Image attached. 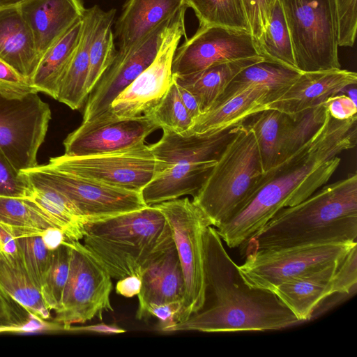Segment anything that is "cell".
Segmentation results:
<instances>
[{
	"label": "cell",
	"mask_w": 357,
	"mask_h": 357,
	"mask_svg": "<svg viewBox=\"0 0 357 357\" xmlns=\"http://www.w3.org/2000/svg\"><path fill=\"white\" fill-rule=\"evenodd\" d=\"M182 306V301L151 305L147 310V318L151 316L157 317L160 320V330L162 331L176 323Z\"/></svg>",
	"instance_id": "7dc6e473"
},
{
	"label": "cell",
	"mask_w": 357,
	"mask_h": 357,
	"mask_svg": "<svg viewBox=\"0 0 357 357\" xmlns=\"http://www.w3.org/2000/svg\"><path fill=\"white\" fill-rule=\"evenodd\" d=\"M259 56L249 31L220 26H199L192 37L177 47L172 75H188L211 66Z\"/></svg>",
	"instance_id": "5bb4252c"
},
{
	"label": "cell",
	"mask_w": 357,
	"mask_h": 357,
	"mask_svg": "<svg viewBox=\"0 0 357 357\" xmlns=\"http://www.w3.org/2000/svg\"><path fill=\"white\" fill-rule=\"evenodd\" d=\"M18 8L40 57L85 10L81 0H27Z\"/></svg>",
	"instance_id": "44dd1931"
},
{
	"label": "cell",
	"mask_w": 357,
	"mask_h": 357,
	"mask_svg": "<svg viewBox=\"0 0 357 357\" xmlns=\"http://www.w3.org/2000/svg\"><path fill=\"white\" fill-rule=\"evenodd\" d=\"M357 245L353 243L309 244L242 252L243 264L237 265L244 282L250 287L271 291L282 282L342 260Z\"/></svg>",
	"instance_id": "ba28073f"
},
{
	"label": "cell",
	"mask_w": 357,
	"mask_h": 357,
	"mask_svg": "<svg viewBox=\"0 0 357 357\" xmlns=\"http://www.w3.org/2000/svg\"><path fill=\"white\" fill-rule=\"evenodd\" d=\"M59 170L114 187L141 192L155 174L150 145L142 142L123 150L84 156L51 158L47 163Z\"/></svg>",
	"instance_id": "7c38bea8"
},
{
	"label": "cell",
	"mask_w": 357,
	"mask_h": 357,
	"mask_svg": "<svg viewBox=\"0 0 357 357\" xmlns=\"http://www.w3.org/2000/svg\"><path fill=\"white\" fill-rule=\"evenodd\" d=\"M142 280L137 275H130L118 280L116 292L126 298L137 296L140 291Z\"/></svg>",
	"instance_id": "681fc988"
},
{
	"label": "cell",
	"mask_w": 357,
	"mask_h": 357,
	"mask_svg": "<svg viewBox=\"0 0 357 357\" xmlns=\"http://www.w3.org/2000/svg\"><path fill=\"white\" fill-rule=\"evenodd\" d=\"M357 0H335L338 22V45L352 47L357 29Z\"/></svg>",
	"instance_id": "7bdbcfd3"
},
{
	"label": "cell",
	"mask_w": 357,
	"mask_h": 357,
	"mask_svg": "<svg viewBox=\"0 0 357 357\" xmlns=\"http://www.w3.org/2000/svg\"><path fill=\"white\" fill-rule=\"evenodd\" d=\"M0 196L26 198L30 185L24 176L7 159L0 149Z\"/></svg>",
	"instance_id": "60d3db41"
},
{
	"label": "cell",
	"mask_w": 357,
	"mask_h": 357,
	"mask_svg": "<svg viewBox=\"0 0 357 357\" xmlns=\"http://www.w3.org/2000/svg\"><path fill=\"white\" fill-rule=\"evenodd\" d=\"M357 83V74L336 69L301 73L287 88L278 92L270 101L268 109L294 116L324 103Z\"/></svg>",
	"instance_id": "ac0fdd59"
},
{
	"label": "cell",
	"mask_w": 357,
	"mask_h": 357,
	"mask_svg": "<svg viewBox=\"0 0 357 357\" xmlns=\"http://www.w3.org/2000/svg\"><path fill=\"white\" fill-rule=\"evenodd\" d=\"M327 109L324 103L294 116L286 114L278 162L306 143L324 122Z\"/></svg>",
	"instance_id": "e575fe53"
},
{
	"label": "cell",
	"mask_w": 357,
	"mask_h": 357,
	"mask_svg": "<svg viewBox=\"0 0 357 357\" xmlns=\"http://www.w3.org/2000/svg\"><path fill=\"white\" fill-rule=\"evenodd\" d=\"M233 129L213 134L177 133L162 129L160 140L150 144L155 160V174L178 163L216 161L231 137Z\"/></svg>",
	"instance_id": "d6986e66"
},
{
	"label": "cell",
	"mask_w": 357,
	"mask_h": 357,
	"mask_svg": "<svg viewBox=\"0 0 357 357\" xmlns=\"http://www.w3.org/2000/svg\"><path fill=\"white\" fill-rule=\"evenodd\" d=\"M43 236L47 246L52 250L66 240L62 231L56 227L50 228L44 231Z\"/></svg>",
	"instance_id": "f5cc1de1"
},
{
	"label": "cell",
	"mask_w": 357,
	"mask_h": 357,
	"mask_svg": "<svg viewBox=\"0 0 357 357\" xmlns=\"http://www.w3.org/2000/svg\"><path fill=\"white\" fill-rule=\"evenodd\" d=\"M171 234L166 218L153 205L89 220L82 239L111 277L119 280L139 276L144 264Z\"/></svg>",
	"instance_id": "277c9868"
},
{
	"label": "cell",
	"mask_w": 357,
	"mask_h": 357,
	"mask_svg": "<svg viewBox=\"0 0 357 357\" xmlns=\"http://www.w3.org/2000/svg\"><path fill=\"white\" fill-rule=\"evenodd\" d=\"M70 250L67 241H63L52 250V259L40 291L50 310L59 309L70 270Z\"/></svg>",
	"instance_id": "f35d334b"
},
{
	"label": "cell",
	"mask_w": 357,
	"mask_h": 357,
	"mask_svg": "<svg viewBox=\"0 0 357 357\" xmlns=\"http://www.w3.org/2000/svg\"><path fill=\"white\" fill-rule=\"evenodd\" d=\"M276 1L242 0L250 33L255 43L266 30Z\"/></svg>",
	"instance_id": "ee69618b"
},
{
	"label": "cell",
	"mask_w": 357,
	"mask_h": 357,
	"mask_svg": "<svg viewBox=\"0 0 357 357\" xmlns=\"http://www.w3.org/2000/svg\"><path fill=\"white\" fill-rule=\"evenodd\" d=\"M149 114L161 129H168L177 133H184L190 130L193 119L183 104L176 83L172 82Z\"/></svg>",
	"instance_id": "ab89813d"
},
{
	"label": "cell",
	"mask_w": 357,
	"mask_h": 357,
	"mask_svg": "<svg viewBox=\"0 0 357 357\" xmlns=\"http://www.w3.org/2000/svg\"><path fill=\"white\" fill-rule=\"evenodd\" d=\"M357 142V115L345 120L327 111L324 122L302 146L266 171L245 206L217 231L231 248L243 245L280 209L307 199L329 181L341 153Z\"/></svg>",
	"instance_id": "6da1fadb"
},
{
	"label": "cell",
	"mask_w": 357,
	"mask_h": 357,
	"mask_svg": "<svg viewBox=\"0 0 357 357\" xmlns=\"http://www.w3.org/2000/svg\"><path fill=\"white\" fill-rule=\"evenodd\" d=\"M0 222L42 231L58 228L49 215L27 197L0 196Z\"/></svg>",
	"instance_id": "74e56055"
},
{
	"label": "cell",
	"mask_w": 357,
	"mask_h": 357,
	"mask_svg": "<svg viewBox=\"0 0 357 357\" xmlns=\"http://www.w3.org/2000/svg\"><path fill=\"white\" fill-rule=\"evenodd\" d=\"M256 45L259 56L264 61L298 70L289 31L279 0L276 1L268 24L261 37L256 42Z\"/></svg>",
	"instance_id": "1f68e13d"
},
{
	"label": "cell",
	"mask_w": 357,
	"mask_h": 357,
	"mask_svg": "<svg viewBox=\"0 0 357 357\" xmlns=\"http://www.w3.org/2000/svg\"><path fill=\"white\" fill-rule=\"evenodd\" d=\"M159 128L148 113L128 119L113 117L82 121L64 140V154L84 156L123 150L144 142Z\"/></svg>",
	"instance_id": "2e32d148"
},
{
	"label": "cell",
	"mask_w": 357,
	"mask_h": 357,
	"mask_svg": "<svg viewBox=\"0 0 357 357\" xmlns=\"http://www.w3.org/2000/svg\"><path fill=\"white\" fill-rule=\"evenodd\" d=\"M286 114L266 109L251 116L248 123L257 144L265 173L278 162Z\"/></svg>",
	"instance_id": "d6a6232c"
},
{
	"label": "cell",
	"mask_w": 357,
	"mask_h": 357,
	"mask_svg": "<svg viewBox=\"0 0 357 357\" xmlns=\"http://www.w3.org/2000/svg\"><path fill=\"white\" fill-rule=\"evenodd\" d=\"M70 250V270L54 321L65 331L72 324L102 319L105 312L113 311L110 294L112 278L79 241H67Z\"/></svg>",
	"instance_id": "9c48e42d"
},
{
	"label": "cell",
	"mask_w": 357,
	"mask_h": 357,
	"mask_svg": "<svg viewBox=\"0 0 357 357\" xmlns=\"http://www.w3.org/2000/svg\"><path fill=\"white\" fill-rule=\"evenodd\" d=\"M185 5V0H128L116 24V53L128 52Z\"/></svg>",
	"instance_id": "603a6c76"
},
{
	"label": "cell",
	"mask_w": 357,
	"mask_h": 357,
	"mask_svg": "<svg viewBox=\"0 0 357 357\" xmlns=\"http://www.w3.org/2000/svg\"><path fill=\"white\" fill-rule=\"evenodd\" d=\"M264 174L253 131L245 123L241 124L234 128L192 201L218 228L245 206Z\"/></svg>",
	"instance_id": "5b68a950"
},
{
	"label": "cell",
	"mask_w": 357,
	"mask_h": 357,
	"mask_svg": "<svg viewBox=\"0 0 357 357\" xmlns=\"http://www.w3.org/2000/svg\"><path fill=\"white\" fill-rule=\"evenodd\" d=\"M273 92L262 86L250 87L228 99L215 102L193 121L186 134H213L234 128L268 109Z\"/></svg>",
	"instance_id": "7402d4cb"
},
{
	"label": "cell",
	"mask_w": 357,
	"mask_h": 357,
	"mask_svg": "<svg viewBox=\"0 0 357 357\" xmlns=\"http://www.w3.org/2000/svg\"><path fill=\"white\" fill-rule=\"evenodd\" d=\"M28 180L46 184L63 194L88 220L105 218L147 206L140 192L80 177L47 163L20 171Z\"/></svg>",
	"instance_id": "30bf717a"
},
{
	"label": "cell",
	"mask_w": 357,
	"mask_h": 357,
	"mask_svg": "<svg viewBox=\"0 0 357 357\" xmlns=\"http://www.w3.org/2000/svg\"><path fill=\"white\" fill-rule=\"evenodd\" d=\"M26 179L31 190V196L27 198L33 201L49 215L62 231L66 241L82 239L84 225L89 220L73 202L63 194L46 184Z\"/></svg>",
	"instance_id": "f546056e"
},
{
	"label": "cell",
	"mask_w": 357,
	"mask_h": 357,
	"mask_svg": "<svg viewBox=\"0 0 357 357\" xmlns=\"http://www.w3.org/2000/svg\"><path fill=\"white\" fill-rule=\"evenodd\" d=\"M115 9L102 12L89 49V69L86 81L88 96L113 61L116 55L112 25Z\"/></svg>",
	"instance_id": "836d02e7"
},
{
	"label": "cell",
	"mask_w": 357,
	"mask_h": 357,
	"mask_svg": "<svg viewBox=\"0 0 357 357\" xmlns=\"http://www.w3.org/2000/svg\"><path fill=\"white\" fill-rule=\"evenodd\" d=\"M185 33L184 17L167 36L152 63L113 100L106 119L140 116L159 102L172 82V60Z\"/></svg>",
	"instance_id": "9a60e30c"
},
{
	"label": "cell",
	"mask_w": 357,
	"mask_h": 357,
	"mask_svg": "<svg viewBox=\"0 0 357 357\" xmlns=\"http://www.w3.org/2000/svg\"><path fill=\"white\" fill-rule=\"evenodd\" d=\"M38 93L27 78L0 58V96L10 100L22 99Z\"/></svg>",
	"instance_id": "b9f144b4"
},
{
	"label": "cell",
	"mask_w": 357,
	"mask_h": 357,
	"mask_svg": "<svg viewBox=\"0 0 357 357\" xmlns=\"http://www.w3.org/2000/svg\"><path fill=\"white\" fill-rule=\"evenodd\" d=\"M301 73L297 70L263 60L238 73L215 102L228 99L255 86L268 88L273 92V98L278 92L290 86Z\"/></svg>",
	"instance_id": "4dcf8cb0"
},
{
	"label": "cell",
	"mask_w": 357,
	"mask_h": 357,
	"mask_svg": "<svg viewBox=\"0 0 357 357\" xmlns=\"http://www.w3.org/2000/svg\"><path fill=\"white\" fill-rule=\"evenodd\" d=\"M301 73L340 69L335 0H279Z\"/></svg>",
	"instance_id": "8992f818"
},
{
	"label": "cell",
	"mask_w": 357,
	"mask_h": 357,
	"mask_svg": "<svg viewBox=\"0 0 357 357\" xmlns=\"http://www.w3.org/2000/svg\"><path fill=\"white\" fill-rule=\"evenodd\" d=\"M0 289L38 321L43 322L50 317L40 289L28 273L20 252L15 257L0 254Z\"/></svg>",
	"instance_id": "f1b7e54d"
},
{
	"label": "cell",
	"mask_w": 357,
	"mask_h": 357,
	"mask_svg": "<svg viewBox=\"0 0 357 357\" xmlns=\"http://www.w3.org/2000/svg\"><path fill=\"white\" fill-rule=\"evenodd\" d=\"M82 26V16L42 54L30 80L37 92L56 98L61 82L79 44Z\"/></svg>",
	"instance_id": "4316f807"
},
{
	"label": "cell",
	"mask_w": 357,
	"mask_h": 357,
	"mask_svg": "<svg viewBox=\"0 0 357 357\" xmlns=\"http://www.w3.org/2000/svg\"><path fill=\"white\" fill-rule=\"evenodd\" d=\"M50 119V106L38 93L17 100L0 96V149L18 171L38 165Z\"/></svg>",
	"instance_id": "4fadbf2b"
},
{
	"label": "cell",
	"mask_w": 357,
	"mask_h": 357,
	"mask_svg": "<svg viewBox=\"0 0 357 357\" xmlns=\"http://www.w3.org/2000/svg\"><path fill=\"white\" fill-rule=\"evenodd\" d=\"M357 238V174L323 185L298 204L280 209L243 245L275 249L353 243Z\"/></svg>",
	"instance_id": "3957f363"
},
{
	"label": "cell",
	"mask_w": 357,
	"mask_h": 357,
	"mask_svg": "<svg viewBox=\"0 0 357 357\" xmlns=\"http://www.w3.org/2000/svg\"><path fill=\"white\" fill-rule=\"evenodd\" d=\"M263 60V57L256 56L217 63L197 73L172 75V79L195 97L202 114L215 102L238 73Z\"/></svg>",
	"instance_id": "83f0119b"
},
{
	"label": "cell",
	"mask_w": 357,
	"mask_h": 357,
	"mask_svg": "<svg viewBox=\"0 0 357 357\" xmlns=\"http://www.w3.org/2000/svg\"><path fill=\"white\" fill-rule=\"evenodd\" d=\"M324 103L329 114L335 119L345 120L357 115L356 102L347 95L336 94Z\"/></svg>",
	"instance_id": "bcb514c9"
},
{
	"label": "cell",
	"mask_w": 357,
	"mask_h": 357,
	"mask_svg": "<svg viewBox=\"0 0 357 357\" xmlns=\"http://www.w3.org/2000/svg\"><path fill=\"white\" fill-rule=\"evenodd\" d=\"M342 260L289 279L272 292L301 322L307 321L325 298L340 294L336 272Z\"/></svg>",
	"instance_id": "ffe728a7"
},
{
	"label": "cell",
	"mask_w": 357,
	"mask_h": 357,
	"mask_svg": "<svg viewBox=\"0 0 357 357\" xmlns=\"http://www.w3.org/2000/svg\"><path fill=\"white\" fill-rule=\"evenodd\" d=\"M155 206L169 225L184 278L185 292L182 309L176 321L178 323L201 310L204 305L203 232L211 225L202 209L188 197L164 202Z\"/></svg>",
	"instance_id": "52a82bcc"
},
{
	"label": "cell",
	"mask_w": 357,
	"mask_h": 357,
	"mask_svg": "<svg viewBox=\"0 0 357 357\" xmlns=\"http://www.w3.org/2000/svg\"><path fill=\"white\" fill-rule=\"evenodd\" d=\"M66 331L71 332L95 333L107 335L119 334L126 332L125 329L120 328L116 325H108L105 324H99L82 326H70Z\"/></svg>",
	"instance_id": "f907efd6"
},
{
	"label": "cell",
	"mask_w": 357,
	"mask_h": 357,
	"mask_svg": "<svg viewBox=\"0 0 357 357\" xmlns=\"http://www.w3.org/2000/svg\"><path fill=\"white\" fill-rule=\"evenodd\" d=\"M216 161L178 163L157 173L140 193L147 206L197 194Z\"/></svg>",
	"instance_id": "d4e9b609"
},
{
	"label": "cell",
	"mask_w": 357,
	"mask_h": 357,
	"mask_svg": "<svg viewBox=\"0 0 357 357\" xmlns=\"http://www.w3.org/2000/svg\"><path fill=\"white\" fill-rule=\"evenodd\" d=\"M2 253V250H1V243H0V254Z\"/></svg>",
	"instance_id": "11a10c76"
},
{
	"label": "cell",
	"mask_w": 357,
	"mask_h": 357,
	"mask_svg": "<svg viewBox=\"0 0 357 357\" xmlns=\"http://www.w3.org/2000/svg\"><path fill=\"white\" fill-rule=\"evenodd\" d=\"M13 227L24 266L33 282L40 289L50 267L52 254V250L44 241V231Z\"/></svg>",
	"instance_id": "8d00e7d4"
},
{
	"label": "cell",
	"mask_w": 357,
	"mask_h": 357,
	"mask_svg": "<svg viewBox=\"0 0 357 357\" xmlns=\"http://www.w3.org/2000/svg\"><path fill=\"white\" fill-rule=\"evenodd\" d=\"M206 296L212 302L163 332H236L279 330L301 321L271 291L247 285L215 227L203 232Z\"/></svg>",
	"instance_id": "7a4b0ae2"
},
{
	"label": "cell",
	"mask_w": 357,
	"mask_h": 357,
	"mask_svg": "<svg viewBox=\"0 0 357 357\" xmlns=\"http://www.w3.org/2000/svg\"><path fill=\"white\" fill-rule=\"evenodd\" d=\"M187 6L161 23L128 52L117 54L87 97L83 121L109 116L113 100L154 61L169 33L185 17Z\"/></svg>",
	"instance_id": "8fae6325"
},
{
	"label": "cell",
	"mask_w": 357,
	"mask_h": 357,
	"mask_svg": "<svg viewBox=\"0 0 357 357\" xmlns=\"http://www.w3.org/2000/svg\"><path fill=\"white\" fill-rule=\"evenodd\" d=\"M0 58L29 80L40 59L18 6L0 8Z\"/></svg>",
	"instance_id": "cb8c5ba5"
},
{
	"label": "cell",
	"mask_w": 357,
	"mask_h": 357,
	"mask_svg": "<svg viewBox=\"0 0 357 357\" xmlns=\"http://www.w3.org/2000/svg\"><path fill=\"white\" fill-rule=\"evenodd\" d=\"M27 0H0V8L18 6Z\"/></svg>",
	"instance_id": "db71d44e"
},
{
	"label": "cell",
	"mask_w": 357,
	"mask_h": 357,
	"mask_svg": "<svg viewBox=\"0 0 357 357\" xmlns=\"http://www.w3.org/2000/svg\"><path fill=\"white\" fill-rule=\"evenodd\" d=\"M33 317L26 308L0 289V329H22Z\"/></svg>",
	"instance_id": "f6af8a7d"
},
{
	"label": "cell",
	"mask_w": 357,
	"mask_h": 357,
	"mask_svg": "<svg viewBox=\"0 0 357 357\" xmlns=\"http://www.w3.org/2000/svg\"><path fill=\"white\" fill-rule=\"evenodd\" d=\"M176 86L181 100L194 121L202 114L199 105L195 97L189 91L177 84Z\"/></svg>",
	"instance_id": "816d5d0a"
},
{
	"label": "cell",
	"mask_w": 357,
	"mask_h": 357,
	"mask_svg": "<svg viewBox=\"0 0 357 357\" xmlns=\"http://www.w3.org/2000/svg\"><path fill=\"white\" fill-rule=\"evenodd\" d=\"M199 26L214 25L250 32L242 0H185Z\"/></svg>",
	"instance_id": "d590c367"
},
{
	"label": "cell",
	"mask_w": 357,
	"mask_h": 357,
	"mask_svg": "<svg viewBox=\"0 0 357 357\" xmlns=\"http://www.w3.org/2000/svg\"><path fill=\"white\" fill-rule=\"evenodd\" d=\"M0 243L3 254L10 257L19 254L13 226L0 222Z\"/></svg>",
	"instance_id": "c3c4849f"
},
{
	"label": "cell",
	"mask_w": 357,
	"mask_h": 357,
	"mask_svg": "<svg viewBox=\"0 0 357 357\" xmlns=\"http://www.w3.org/2000/svg\"><path fill=\"white\" fill-rule=\"evenodd\" d=\"M141 289L137 295V319H147L151 305L183 301L184 278L171 234L142 266Z\"/></svg>",
	"instance_id": "e0dca14e"
},
{
	"label": "cell",
	"mask_w": 357,
	"mask_h": 357,
	"mask_svg": "<svg viewBox=\"0 0 357 357\" xmlns=\"http://www.w3.org/2000/svg\"><path fill=\"white\" fill-rule=\"evenodd\" d=\"M102 12L98 6L84 10L80 40L59 88L56 100L74 110L79 109L88 97L86 81L89 69V49Z\"/></svg>",
	"instance_id": "484cf974"
}]
</instances>
